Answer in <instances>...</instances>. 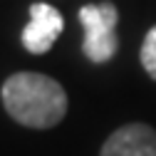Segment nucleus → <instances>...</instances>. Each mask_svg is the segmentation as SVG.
<instances>
[{
	"label": "nucleus",
	"mask_w": 156,
	"mask_h": 156,
	"mask_svg": "<svg viewBox=\"0 0 156 156\" xmlns=\"http://www.w3.org/2000/svg\"><path fill=\"white\" fill-rule=\"evenodd\" d=\"M99 156H156V131L141 122L126 124L104 141Z\"/></svg>",
	"instance_id": "4"
},
{
	"label": "nucleus",
	"mask_w": 156,
	"mask_h": 156,
	"mask_svg": "<svg viewBox=\"0 0 156 156\" xmlns=\"http://www.w3.org/2000/svg\"><path fill=\"white\" fill-rule=\"evenodd\" d=\"M62 30H65V17L60 15V10H55L47 3H35L30 5V23L20 35L23 47L32 55H45L57 42Z\"/></svg>",
	"instance_id": "3"
},
{
	"label": "nucleus",
	"mask_w": 156,
	"mask_h": 156,
	"mask_svg": "<svg viewBox=\"0 0 156 156\" xmlns=\"http://www.w3.org/2000/svg\"><path fill=\"white\" fill-rule=\"evenodd\" d=\"M139 60H141V67L146 69V74L156 82V25H154V27L146 32V37H144Z\"/></svg>",
	"instance_id": "5"
},
{
	"label": "nucleus",
	"mask_w": 156,
	"mask_h": 156,
	"mask_svg": "<svg viewBox=\"0 0 156 156\" xmlns=\"http://www.w3.org/2000/svg\"><path fill=\"white\" fill-rule=\"evenodd\" d=\"M80 23L84 27L82 52L89 62L104 65L119 50V37H116V25H119V10L114 3H99V5H84L80 10Z\"/></svg>",
	"instance_id": "2"
},
{
	"label": "nucleus",
	"mask_w": 156,
	"mask_h": 156,
	"mask_svg": "<svg viewBox=\"0 0 156 156\" xmlns=\"http://www.w3.org/2000/svg\"><path fill=\"white\" fill-rule=\"evenodd\" d=\"M3 107L17 124L30 129H52L67 114V92L40 72H15L3 82Z\"/></svg>",
	"instance_id": "1"
}]
</instances>
